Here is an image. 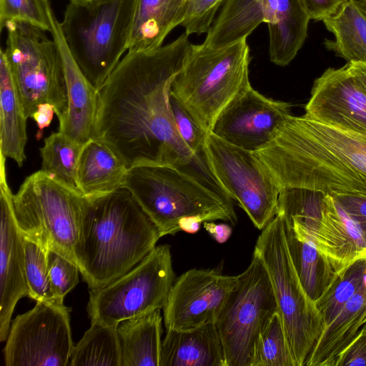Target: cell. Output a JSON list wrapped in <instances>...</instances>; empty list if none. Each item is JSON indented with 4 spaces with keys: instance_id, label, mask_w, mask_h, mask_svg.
I'll use <instances>...</instances> for the list:
<instances>
[{
    "instance_id": "7",
    "label": "cell",
    "mask_w": 366,
    "mask_h": 366,
    "mask_svg": "<svg viewBox=\"0 0 366 366\" xmlns=\"http://www.w3.org/2000/svg\"><path fill=\"white\" fill-rule=\"evenodd\" d=\"M254 253L260 258L270 279L295 365L305 366L325 325L297 275L282 215L277 214L262 230Z\"/></svg>"
},
{
    "instance_id": "18",
    "label": "cell",
    "mask_w": 366,
    "mask_h": 366,
    "mask_svg": "<svg viewBox=\"0 0 366 366\" xmlns=\"http://www.w3.org/2000/svg\"><path fill=\"white\" fill-rule=\"evenodd\" d=\"M305 115L342 129L366 134V91L348 64L328 68L314 81Z\"/></svg>"
},
{
    "instance_id": "26",
    "label": "cell",
    "mask_w": 366,
    "mask_h": 366,
    "mask_svg": "<svg viewBox=\"0 0 366 366\" xmlns=\"http://www.w3.org/2000/svg\"><path fill=\"white\" fill-rule=\"evenodd\" d=\"M366 317V281L323 330L305 366H332L355 337Z\"/></svg>"
},
{
    "instance_id": "43",
    "label": "cell",
    "mask_w": 366,
    "mask_h": 366,
    "mask_svg": "<svg viewBox=\"0 0 366 366\" xmlns=\"http://www.w3.org/2000/svg\"><path fill=\"white\" fill-rule=\"evenodd\" d=\"M347 64L354 77L366 91V61L347 62Z\"/></svg>"
},
{
    "instance_id": "25",
    "label": "cell",
    "mask_w": 366,
    "mask_h": 366,
    "mask_svg": "<svg viewBox=\"0 0 366 366\" xmlns=\"http://www.w3.org/2000/svg\"><path fill=\"white\" fill-rule=\"evenodd\" d=\"M283 218L294 266L304 290L315 302L330 285L337 272L308 234L295 222Z\"/></svg>"
},
{
    "instance_id": "30",
    "label": "cell",
    "mask_w": 366,
    "mask_h": 366,
    "mask_svg": "<svg viewBox=\"0 0 366 366\" xmlns=\"http://www.w3.org/2000/svg\"><path fill=\"white\" fill-rule=\"evenodd\" d=\"M69 365L121 366L117 326L91 324L74 346Z\"/></svg>"
},
{
    "instance_id": "39",
    "label": "cell",
    "mask_w": 366,
    "mask_h": 366,
    "mask_svg": "<svg viewBox=\"0 0 366 366\" xmlns=\"http://www.w3.org/2000/svg\"><path fill=\"white\" fill-rule=\"evenodd\" d=\"M332 197L366 236V197L349 194H337Z\"/></svg>"
},
{
    "instance_id": "36",
    "label": "cell",
    "mask_w": 366,
    "mask_h": 366,
    "mask_svg": "<svg viewBox=\"0 0 366 366\" xmlns=\"http://www.w3.org/2000/svg\"><path fill=\"white\" fill-rule=\"evenodd\" d=\"M169 102L174 120L184 142L194 154L207 156L206 139L209 133L201 127L181 102L171 94Z\"/></svg>"
},
{
    "instance_id": "23",
    "label": "cell",
    "mask_w": 366,
    "mask_h": 366,
    "mask_svg": "<svg viewBox=\"0 0 366 366\" xmlns=\"http://www.w3.org/2000/svg\"><path fill=\"white\" fill-rule=\"evenodd\" d=\"M127 172L124 162L104 144L91 138L83 144L77 182L84 197L103 195L122 187Z\"/></svg>"
},
{
    "instance_id": "44",
    "label": "cell",
    "mask_w": 366,
    "mask_h": 366,
    "mask_svg": "<svg viewBox=\"0 0 366 366\" xmlns=\"http://www.w3.org/2000/svg\"><path fill=\"white\" fill-rule=\"evenodd\" d=\"M203 222L202 219L199 217H187L179 221V227L182 231L194 234L199 230L201 224Z\"/></svg>"
},
{
    "instance_id": "5",
    "label": "cell",
    "mask_w": 366,
    "mask_h": 366,
    "mask_svg": "<svg viewBox=\"0 0 366 366\" xmlns=\"http://www.w3.org/2000/svg\"><path fill=\"white\" fill-rule=\"evenodd\" d=\"M247 39L221 47L190 44L170 94L207 133L222 110L250 84Z\"/></svg>"
},
{
    "instance_id": "27",
    "label": "cell",
    "mask_w": 366,
    "mask_h": 366,
    "mask_svg": "<svg viewBox=\"0 0 366 366\" xmlns=\"http://www.w3.org/2000/svg\"><path fill=\"white\" fill-rule=\"evenodd\" d=\"M117 332L121 366H159L162 342L160 310L120 322Z\"/></svg>"
},
{
    "instance_id": "4",
    "label": "cell",
    "mask_w": 366,
    "mask_h": 366,
    "mask_svg": "<svg viewBox=\"0 0 366 366\" xmlns=\"http://www.w3.org/2000/svg\"><path fill=\"white\" fill-rule=\"evenodd\" d=\"M122 187L132 193L161 237L180 231L179 221L187 217L233 224L237 221L232 199L172 166H134L128 169Z\"/></svg>"
},
{
    "instance_id": "47",
    "label": "cell",
    "mask_w": 366,
    "mask_h": 366,
    "mask_svg": "<svg viewBox=\"0 0 366 366\" xmlns=\"http://www.w3.org/2000/svg\"><path fill=\"white\" fill-rule=\"evenodd\" d=\"M366 322V317H365V323Z\"/></svg>"
},
{
    "instance_id": "15",
    "label": "cell",
    "mask_w": 366,
    "mask_h": 366,
    "mask_svg": "<svg viewBox=\"0 0 366 366\" xmlns=\"http://www.w3.org/2000/svg\"><path fill=\"white\" fill-rule=\"evenodd\" d=\"M292 105L254 90H242L216 118L211 133L241 149L256 152L269 144L291 115Z\"/></svg>"
},
{
    "instance_id": "46",
    "label": "cell",
    "mask_w": 366,
    "mask_h": 366,
    "mask_svg": "<svg viewBox=\"0 0 366 366\" xmlns=\"http://www.w3.org/2000/svg\"><path fill=\"white\" fill-rule=\"evenodd\" d=\"M364 6V7L366 9V0H360Z\"/></svg>"
},
{
    "instance_id": "17",
    "label": "cell",
    "mask_w": 366,
    "mask_h": 366,
    "mask_svg": "<svg viewBox=\"0 0 366 366\" xmlns=\"http://www.w3.org/2000/svg\"><path fill=\"white\" fill-rule=\"evenodd\" d=\"M6 159L0 155V341L6 340L13 312L19 300L28 296L23 236L6 180Z\"/></svg>"
},
{
    "instance_id": "42",
    "label": "cell",
    "mask_w": 366,
    "mask_h": 366,
    "mask_svg": "<svg viewBox=\"0 0 366 366\" xmlns=\"http://www.w3.org/2000/svg\"><path fill=\"white\" fill-rule=\"evenodd\" d=\"M203 227L209 234L218 243H224L230 237L232 227L225 223L216 224L212 221L203 222Z\"/></svg>"
},
{
    "instance_id": "35",
    "label": "cell",
    "mask_w": 366,
    "mask_h": 366,
    "mask_svg": "<svg viewBox=\"0 0 366 366\" xmlns=\"http://www.w3.org/2000/svg\"><path fill=\"white\" fill-rule=\"evenodd\" d=\"M48 272L51 292L55 298L64 300L79 282L78 265L63 254L48 250Z\"/></svg>"
},
{
    "instance_id": "22",
    "label": "cell",
    "mask_w": 366,
    "mask_h": 366,
    "mask_svg": "<svg viewBox=\"0 0 366 366\" xmlns=\"http://www.w3.org/2000/svg\"><path fill=\"white\" fill-rule=\"evenodd\" d=\"M187 0H134L127 51L162 46L169 32L184 20Z\"/></svg>"
},
{
    "instance_id": "41",
    "label": "cell",
    "mask_w": 366,
    "mask_h": 366,
    "mask_svg": "<svg viewBox=\"0 0 366 366\" xmlns=\"http://www.w3.org/2000/svg\"><path fill=\"white\" fill-rule=\"evenodd\" d=\"M54 114V107L51 104L44 103L38 105L36 110L31 117L38 127V138L41 137L43 129L50 125Z\"/></svg>"
},
{
    "instance_id": "33",
    "label": "cell",
    "mask_w": 366,
    "mask_h": 366,
    "mask_svg": "<svg viewBox=\"0 0 366 366\" xmlns=\"http://www.w3.org/2000/svg\"><path fill=\"white\" fill-rule=\"evenodd\" d=\"M23 243L28 296L36 301L54 299L49 278L48 250L24 236Z\"/></svg>"
},
{
    "instance_id": "24",
    "label": "cell",
    "mask_w": 366,
    "mask_h": 366,
    "mask_svg": "<svg viewBox=\"0 0 366 366\" xmlns=\"http://www.w3.org/2000/svg\"><path fill=\"white\" fill-rule=\"evenodd\" d=\"M26 117L10 66L0 51V154L21 167L26 159Z\"/></svg>"
},
{
    "instance_id": "31",
    "label": "cell",
    "mask_w": 366,
    "mask_h": 366,
    "mask_svg": "<svg viewBox=\"0 0 366 366\" xmlns=\"http://www.w3.org/2000/svg\"><path fill=\"white\" fill-rule=\"evenodd\" d=\"M366 281V257L337 273L324 294L315 302L325 328L337 316L347 302Z\"/></svg>"
},
{
    "instance_id": "11",
    "label": "cell",
    "mask_w": 366,
    "mask_h": 366,
    "mask_svg": "<svg viewBox=\"0 0 366 366\" xmlns=\"http://www.w3.org/2000/svg\"><path fill=\"white\" fill-rule=\"evenodd\" d=\"M170 247L156 246L139 264L108 285L89 290L91 324L117 326L165 306L175 281Z\"/></svg>"
},
{
    "instance_id": "3",
    "label": "cell",
    "mask_w": 366,
    "mask_h": 366,
    "mask_svg": "<svg viewBox=\"0 0 366 366\" xmlns=\"http://www.w3.org/2000/svg\"><path fill=\"white\" fill-rule=\"evenodd\" d=\"M160 237L127 188L85 197L76 250L83 280L89 290L108 285L139 264Z\"/></svg>"
},
{
    "instance_id": "21",
    "label": "cell",
    "mask_w": 366,
    "mask_h": 366,
    "mask_svg": "<svg viewBox=\"0 0 366 366\" xmlns=\"http://www.w3.org/2000/svg\"><path fill=\"white\" fill-rule=\"evenodd\" d=\"M159 366H226L215 323L189 330H167L162 342Z\"/></svg>"
},
{
    "instance_id": "32",
    "label": "cell",
    "mask_w": 366,
    "mask_h": 366,
    "mask_svg": "<svg viewBox=\"0 0 366 366\" xmlns=\"http://www.w3.org/2000/svg\"><path fill=\"white\" fill-rule=\"evenodd\" d=\"M249 366H296L278 311L259 333Z\"/></svg>"
},
{
    "instance_id": "40",
    "label": "cell",
    "mask_w": 366,
    "mask_h": 366,
    "mask_svg": "<svg viewBox=\"0 0 366 366\" xmlns=\"http://www.w3.org/2000/svg\"><path fill=\"white\" fill-rule=\"evenodd\" d=\"M310 19L323 21L335 14L347 0H302Z\"/></svg>"
},
{
    "instance_id": "13",
    "label": "cell",
    "mask_w": 366,
    "mask_h": 366,
    "mask_svg": "<svg viewBox=\"0 0 366 366\" xmlns=\"http://www.w3.org/2000/svg\"><path fill=\"white\" fill-rule=\"evenodd\" d=\"M209 165L232 199L262 230L277 214L280 188L254 152L235 147L209 133L206 139Z\"/></svg>"
},
{
    "instance_id": "20",
    "label": "cell",
    "mask_w": 366,
    "mask_h": 366,
    "mask_svg": "<svg viewBox=\"0 0 366 366\" xmlns=\"http://www.w3.org/2000/svg\"><path fill=\"white\" fill-rule=\"evenodd\" d=\"M303 229L317 249L330 260L337 273L353 262L366 257V236L329 194L323 196L317 219Z\"/></svg>"
},
{
    "instance_id": "6",
    "label": "cell",
    "mask_w": 366,
    "mask_h": 366,
    "mask_svg": "<svg viewBox=\"0 0 366 366\" xmlns=\"http://www.w3.org/2000/svg\"><path fill=\"white\" fill-rule=\"evenodd\" d=\"M134 0H99L66 6L61 28L79 68L96 89L128 50Z\"/></svg>"
},
{
    "instance_id": "8",
    "label": "cell",
    "mask_w": 366,
    "mask_h": 366,
    "mask_svg": "<svg viewBox=\"0 0 366 366\" xmlns=\"http://www.w3.org/2000/svg\"><path fill=\"white\" fill-rule=\"evenodd\" d=\"M85 197L41 170L29 177L12 196L21 234L77 265L76 250Z\"/></svg>"
},
{
    "instance_id": "45",
    "label": "cell",
    "mask_w": 366,
    "mask_h": 366,
    "mask_svg": "<svg viewBox=\"0 0 366 366\" xmlns=\"http://www.w3.org/2000/svg\"><path fill=\"white\" fill-rule=\"evenodd\" d=\"M99 0H71V1L79 3V4H86V3H91L94 1H97Z\"/></svg>"
},
{
    "instance_id": "28",
    "label": "cell",
    "mask_w": 366,
    "mask_h": 366,
    "mask_svg": "<svg viewBox=\"0 0 366 366\" xmlns=\"http://www.w3.org/2000/svg\"><path fill=\"white\" fill-rule=\"evenodd\" d=\"M322 22L335 36L324 41L327 49L347 62L366 61V9L360 0H347Z\"/></svg>"
},
{
    "instance_id": "2",
    "label": "cell",
    "mask_w": 366,
    "mask_h": 366,
    "mask_svg": "<svg viewBox=\"0 0 366 366\" xmlns=\"http://www.w3.org/2000/svg\"><path fill=\"white\" fill-rule=\"evenodd\" d=\"M254 153L280 189L366 197V134L290 115L274 139Z\"/></svg>"
},
{
    "instance_id": "10",
    "label": "cell",
    "mask_w": 366,
    "mask_h": 366,
    "mask_svg": "<svg viewBox=\"0 0 366 366\" xmlns=\"http://www.w3.org/2000/svg\"><path fill=\"white\" fill-rule=\"evenodd\" d=\"M4 50L25 114L31 118L40 104L54 106L59 122L68 102L64 67L57 45L45 31L21 22H8Z\"/></svg>"
},
{
    "instance_id": "16",
    "label": "cell",
    "mask_w": 366,
    "mask_h": 366,
    "mask_svg": "<svg viewBox=\"0 0 366 366\" xmlns=\"http://www.w3.org/2000/svg\"><path fill=\"white\" fill-rule=\"evenodd\" d=\"M238 275L192 269L177 277L163 308L167 330H189L215 322Z\"/></svg>"
},
{
    "instance_id": "14",
    "label": "cell",
    "mask_w": 366,
    "mask_h": 366,
    "mask_svg": "<svg viewBox=\"0 0 366 366\" xmlns=\"http://www.w3.org/2000/svg\"><path fill=\"white\" fill-rule=\"evenodd\" d=\"M64 300L36 301L12 322L4 349L6 366H68L74 347Z\"/></svg>"
},
{
    "instance_id": "12",
    "label": "cell",
    "mask_w": 366,
    "mask_h": 366,
    "mask_svg": "<svg viewBox=\"0 0 366 366\" xmlns=\"http://www.w3.org/2000/svg\"><path fill=\"white\" fill-rule=\"evenodd\" d=\"M278 311L268 273L253 252L248 267L229 292L215 325L226 366H249L256 340Z\"/></svg>"
},
{
    "instance_id": "9",
    "label": "cell",
    "mask_w": 366,
    "mask_h": 366,
    "mask_svg": "<svg viewBox=\"0 0 366 366\" xmlns=\"http://www.w3.org/2000/svg\"><path fill=\"white\" fill-rule=\"evenodd\" d=\"M310 20L302 0H226L203 43L212 47L229 45L266 23L270 60L285 66L303 46Z\"/></svg>"
},
{
    "instance_id": "37",
    "label": "cell",
    "mask_w": 366,
    "mask_h": 366,
    "mask_svg": "<svg viewBox=\"0 0 366 366\" xmlns=\"http://www.w3.org/2000/svg\"><path fill=\"white\" fill-rule=\"evenodd\" d=\"M225 1L187 0L184 18L181 24L185 29V33L188 36L207 34Z\"/></svg>"
},
{
    "instance_id": "29",
    "label": "cell",
    "mask_w": 366,
    "mask_h": 366,
    "mask_svg": "<svg viewBox=\"0 0 366 366\" xmlns=\"http://www.w3.org/2000/svg\"><path fill=\"white\" fill-rule=\"evenodd\" d=\"M82 147L60 132L51 134L40 148L41 170L57 182L80 193L77 166Z\"/></svg>"
},
{
    "instance_id": "38",
    "label": "cell",
    "mask_w": 366,
    "mask_h": 366,
    "mask_svg": "<svg viewBox=\"0 0 366 366\" xmlns=\"http://www.w3.org/2000/svg\"><path fill=\"white\" fill-rule=\"evenodd\" d=\"M332 366H366V322L352 342L336 357Z\"/></svg>"
},
{
    "instance_id": "19",
    "label": "cell",
    "mask_w": 366,
    "mask_h": 366,
    "mask_svg": "<svg viewBox=\"0 0 366 366\" xmlns=\"http://www.w3.org/2000/svg\"><path fill=\"white\" fill-rule=\"evenodd\" d=\"M49 32L58 46L66 87L68 107L59 132L84 144L92 137L97 107V89L88 81L66 44L49 0H46Z\"/></svg>"
},
{
    "instance_id": "1",
    "label": "cell",
    "mask_w": 366,
    "mask_h": 366,
    "mask_svg": "<svg viewBox=\"0 0 366 366\" xmlns=\"http://www.w3.org/2000/svg\"><path fill=\"white\" fill-rule=\"evenodd\" d=\"M188 36L184 32L157 49L127 51L97 90L92 138L110 148L128 169L172 166L223 194L207 155L194 154L184 142L171 109L170 87L188 53Z\"/></svg>"
},
{
    "instance_id": "34",
    "label": "cell",
    "mask_w": 366,
    "mask_h": 366,
    "mask_svg": "<svg viewBox=\"0 0 366 366\" xmlns=\"http://www.w3.org/2000/svg\"><path fill=\"white\" fill-rule=\"evenodd\" d=\"M8 22H21L49 31L46 0H0V29Z\"/></svg>"
}]
</instances>
